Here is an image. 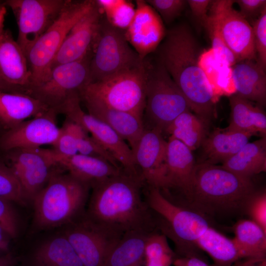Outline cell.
I'll return each instance as SVG.
<instances>
[{"instance_id":"cell-1","label":"cell","mask_w":266,"mask_h":266,"mask_svg":"<svg viewBox=\"0 0 266 266\" xmlns=\"http://www.w3.org/2000/svg\"><path fill=\"white\" fill-rule=\"evenodd\" d=\"M141 177L123 169L91 186L92 193L85 215L92 222L116 239L136 230H157L144 196Z\"/></svg>"},{"instance_id":"cell-2","label":"cell","mask_w":266,"mask_h":266,"mask_svg":"<svg viewBox=\"0 0 266 266\" xmlns=\"http://www.w3.org/2000/svg\"><path fill=\"white\" fill-rule=\"evenodd\" d=\"M200 54L197 41L185 24L168 30L159 50V62L181 91L190 109L206 123L213 116L216 99L199 65Z\"/></svg>"},{"instance_id":"cell-3","label":"cell","mask_w":266,"mask_h":266,"mask_svg":"<svg viewBox=\"0 0 266 266\" xmlns=\"http://www.w3.org/2000/svg\"><path fill=\"white\" fill-rule=\"evenodd\" d=\"M64 171L57 170L32 202L38 229L65 227L85 212L90 185Z\"/></svg>"},{"instance_id":"cell-4","label":"cell","mask_w":266,"mask_h":266,"mask_svg":"<svg viewBox=\"0 0 266 266\" xmlns=\"http://www.w3.org/2000/svg\"><path fill=\"white\" fill-rule=\"evenodd\" d=\"M253 195L251 178L238 175L222 166L197 165L189 198L204 209L236 210L245 207Z\"/></svg>"},{"instance_id":"cell-5","label":"cell","mask_w":266,"mask_h":266,"mask_svg":"<svg viewBox=\"0 0 266 266\" xmlns=\"http://www.w3.org/2000/svg\"><path fill=\"white\" fill-rule=\"evenodd\" d=\"M143 193L156 229L173 241L179 254H188L210 227L207 220L197 212L176 204L158 188L144 184Z\"/></svg>"},{"instance_id":"cell-6","label":"cell","mask_w":266,"mask_h":266,"mask_svg":"<svg viewBox=\"0 0 266 266\" xmlns=\"http://www.w3.org/2000/svg\"><path fill=\"white\" fill-rule=\"evenodd\" d=\"M148 64L88 83L80 91V102L92 100L143 119Z\"/></svg>"},{"instance_id":"cell-7","label":"cell","mask_w":266,"mask_h":266,"mask_svg":"<svg viewBox=\"0 0 266 266\" xmlns=\"http://www.w3.org/2000/svg\"><path fill=\"white\" fill-rule=\"evenodd\" d=\"M94 2L92 0H67L57 19L28 51L26 57L31 74L29 90L47 78L53 61L66 37Z\"/></svg>"},{"instance_id":"cell-8","label":"cell","mask_w":266,"mask_h":266,"mask_svg":"<svg viewBox=\"0 0 266 266\" xmlns=\"http://www.w3.org/2000/svg\"><path fill=\"white\" fill-rule=\"evenodd\" d=\"M146 62L128 42L125 31L111 25L103 15L92 51L90 82L141 66Z\"/></svg>"},{"instance_id":"cell-9","label":"cell","mask_w":266,"mask_h":266,"mask_svg":"<svg viewBox=\"0 0 266 266\" xmlns=\"http://www.w3.org/2000/svg\"><path fill=\"white\" fill-rule=\"evenodd\" d=\"M190 110L181 91L163 65L159 62L155 66L148 64L143 116L145 129L165 132L176 118Z\"/></svg>"},{"instance_id":"cell-10","label":"cell","mask_w":266,"mask_h":266,"mask_svg":"<svg viewBox=\"0 0 266 266\" xmlns=\"http://www.w3.org/2000/svg\"><path fill=\"white\" fill-rule=\"evenodd\" d=\"M91 55L92 52L80 60L53 67L47 78L31 88L27 94L59 114V109L69 100L79 97L81 90L90 82Z\"/></svg>"},{"instance_id":"cell-11","label":"cell","mask_w":266,"mask_h":266,"mask_svg":"<svg viewBox=\"0 0 266 266\" xmlns=\"http://www.w3.org/2000/svg\"><path fill=\"white\" fill-rule=\"evenodd\" d=\"M5 152L8 165L17 176L29 202H33L61 168L52 149L16 148Z\"/></svg>"},{"instance_id":"cell-12","label":"cell","mask_w":266,"mask_h":266,"mask_svg":"<svg viewBox=\"0 0 266 266\" xmlns=\"http://www.w3.org/2000/svg\"><path fill=\"white\" fill-rule=\"evenodd\" d=\"M67 0H8L18 26L17 42L25 56L59 16Z\"/></svg>"},{"instance_id":"cell-13","label":"cell","mask_w":266,"mask_h":266,"mask_svg":"<svg viewBox=\"0 0 266 266\" xmlns=\"http://www.w3.org/2000/svg\"><path fill=\"white\" fill-rule=\"evenodd\" d=\"M79 97L72 99L59 111L68 118L81 126L109 152L125 172L141 176L136 166L133 153L127 142L107 125L85 113L80 106Z\"/></svg>"},{"instance_id":"cell-14","label":"cell","mask_w":266,"mask_h":266,"mask_svg":"<svg viewBox=\"0 0 266 266\" xmlns=\"http://www.w3.org/2000/svg\"><path fill=\"white\" fill-rule=\"evenodd\" d=\"M234 0H212L208 14L217 24L223 38L237 63L257 60L252 26L233 4Z\"/></svg>"},{"instance_id":"cell-15","label":"cell","mask_w":266,"mask_h":266,"mask_svg":"<svg viewBox=\"0 0 266 266\" xmlns=\"http://www.w3.org/2000/svg\"><path fill=\"white\" fill-rule=\"evenodd\" d=\"M62 234L70 243L84 266H102L108 250L119 239L101 229L85 213L66 226Z\"/></svg>"},{"instance_id":"cell-16","label":"cell","mask_w":266,"mask_h":266,"mask_svg":"<svg viewBox=\"0 0 266 266\" xmlns=\"http://www.w3.org/2000/svg\"><path fill=\"white\" fill-rule=\"evenodd\" d=\"M58 114L55 110L49 108L42 114L4 131L0 136V150L6 152L16 148L52 145L60 132L56 122Z\"/></svg>"},{"instance_id":"cell-17","label":"cell","mask_w":266,"mask_h":266,"mask_svg":"<svg viewBox=\"0 0 266 266\" xmlns=\"http://www.w3.org/2000/svg\"><path fill=\"white\" fill-rule=\"evenodd\" d=\"M167 141L163 132L156 128H145L133 151L136 166L145 185L167 190L166 160Z\"/></svg>"},{"instance_id":"cell-18","label":"cell","mask_w":266,"mask_h":266,"mask_svg":"<svg viewBox=\"0 0 266 266\" xmlns=\"http://www.w3.org/2000/svg\"><path fill=\"white\" fill-rule=\"evenodd\" d=\"M135 6L134 15L125 35L132 47L145 60L165 37V29L160 16L145 0H136Z\"/></svg>"},{"instance_id":"cell-19","label":"cell","mask_w":266,"mask_h":266,"mask_svg":"<svg viewBox=\"0 0 266 266\" xmlns=\"http://www.w3.org/2000/svg\"><path fill=\"white\" fill-rule=\"evenodd\" d=\"M102 16L103 13L95 0L93 7L66 37L53 61L51 69L80 60L92 52Z\"/></svg>"},{"instance_id":"cell-20","label":"cell","mask_w":266,"mask_h":266,"mask_svg":"<svg viewBox=\"0 0 266 266\" xmlns=\"http://www.w3.org/2000/svg\"><path fill=\"white\" fill-rule=\"evenodd\" d=\"M6 10L0 4V72L9 84L27 94L31 84V74L27 58L10 31L5 29Z\"/></svg>"},{"instance_id":"cell-21","label":"cell","mask_w":266,"mask_h":266,"mask_svg":"<svg viewBox=\"0 0 266 266\" xmlns=\"http://www.w3.org/2000/svg\"><path fill=\"white\" fill-rule=\"evenodd\" d=\"M196 166L192 151L170 136L167 141L166 160L167 190L177 188L190 197Z\"/></svg>"},{"instance_id":"cell-22","label":"cell","mask_w":266,"mask_h":266,"mask_svg":"<svg viewBox=\"0 0 266 266\" xmlns=\"http://www.w3.org/2000/svg\"><path fill=\"white\" fill-rule=\"evenodd\" d=\"M88 114L115 131L132 149L136 147L145 130L143 119L132 113L112 108L95 101H81Z\"/></svg>"},{"instance_id":"cell-23","label":"cell","mask_w":266,"mask_h":266,"mask_svg":"<svg viewBox=\"0 0 266 266\" xmlns=\"http://www.w3.org/2000/svg\"><path fill=\"white\" fill-rule=\"evenodd\" d=\"M236 95L256 102L261 106L266 102V75L257 60H246L232 67Z\"/></svg>"},{"instance_id":"cell-24","label":"cell","mask_w":266,"mask_h":266,"mask_svg":"<svg viewBox=\"0 0 266 266\" xmlns=\"http://www.w3.org/2000/svg\"><path fill=\"white\" fill-rule=\"evenodd\" d=\"M48 109L28 94L0 92V124L4 131L15 127L29 117L42 114Z\"/></svg>"},{"instance_id":"cell-25","label":"cell","mask_w":266,"mask_h":266,"mask_svg":"<svg viewBox=\"0 0 266 266\" xmlns=\"http://www.w3.org/2000/svg\"><path fill=\"white\" fill-rule=\"evenodd\" d=\"M154 231L136 230L125 233L108 250L102 266H144L146 239Z\"/></svg>"},{"instance_id":"cell-26","label":"cell","mask_w":266,"mask_h":266,"mask_svg":"<svg viewBox=\"0 0 266 266\" xmlns=\"http://www.w3.org/2000/svg\"><path fill=\"white\" fill-rule=\"evenodd\" d=\"M56 158L61 168L90 186L119 173L122 170L104 159L79 153L69 157Z\"/></svg>"},{"instance_id":"cell-27","label":"cell","mask_w":266,"mask_h":266,"mask_svg":"<svg viewBox=\"0 0 266 266\" xmlns=\"http://www.w3.org/2000/svg\"><path fill=\"white\" fill-rule=\"evenodd\" d=\"M252 135L241 131L216 130L206 137L202 144L206 160L203 163L224 162L248 143Z\"/></svg>"},{"instance_id":"cell-28","label":"cell","mask_w":266,"mask_h":266,"mask_svg":"<svg viewBox=\"0 0 266 266\" xmlns=\"http://www.w3.org/2000/svg\"><path fill=\"white\" fill-rule=\"evenodd\" d=\"M222 166L240 176L251 178L266 170V137L248 142Z\"/></svg>"},{"instance_id":"cell-29","label":"cell","mask_w":266,"mask_h":266,"mask_svg":"<svg viewBox=\"0 0 266 266\" xmlns=\"http://www.w3.org/2000/svg\"><path fill=\"white\" fill-rule=\"evenodd\" d=\"M230 104L231 121L226 130L249 133L253 135L259 133L263 137L266 136V116L262 109L236 94L230 97Z\"/></svg>"},{"instance_id":"cell-30","label":"cell","mask_w":266,"mask_h":266,"mask_svg":"<svg viewBox=\"0 0 266 266\" xmlns=\"http://www.w3.org/2000/svg\"><path fill=\"white\" fill-rule=\"evenodd\" d=\"M32 266H84L66 237L55 236L43 242L35 250Z\"/></svg>"},{"instance_id":"cell-31","label":"cell","mask_w":266,"mask_h":266,"mask_svg":"<svg viewBox=\"0 0 266 266\" xmlns=\"http://www.w3.org/2000/svg\"><path fill=\"white\" fill-rule=\"evenodd\" d=\"M196 247L206 252L217 266H231L243 259L233 239L210 227L197 240Z\"/></svg>"},{"instance_id":"cell-32","label":"cell","mask_w":266,"mask_h":266,"mask_svg":"<svg viewBox=\"0 0 266 266\" xmlns=\"http://www.w3.org/2000/svg\"><path fill=\"white\" fill-rule=\"evenodd\" d=\"M236 244L243 259L265 258L266 253V232L251 220L242 219L234 225Z\"/></svg>"},{"instance_id":"cell-33","label":"cell","mask_w":266,"mask_h":266,"mask_svg":"<svg viewBox=\"0 0 266 266\" xmlns=\"http://www.w3.org/2000/svg\"><path fill=\"white\" fill-rule=\"evenodd\" d=\"M199 65L212 88L215 99L217 95L235 92L232 67L223 62L212 48L200 53Z\"/></svg>"},{"instance_id":"cell-34","label":"cell","mask_w":266,"mask_h":266,"mask_svg":"<svg viewBox=\"0 0 266 266\" xmlns=\"http://www.w3.org/2000/svg\"><path fill=\"white\" fill-rule=\"evenodd\" d=\"M206 130L205 122L187 111L176 118L165 132L193 151L202 145L206 137Z\"/></svg>"},{"instance_id":"cell-35","label":"cell","mask_w":266,"mask_h":266,"mask_svg":"<svg viewBox=\"0 0 266 266\" xmlns=\"http://www.w3.org/2000/svg\"><path fill=\"white\" fill-rule=\"evenodd\" d=\"M106 19L113 26L125 31L135 13V5L125 0H96Z\"/></svg>"},{"instance_id":"cell-36","label":"cell","mask_w":266,"mask_h":266,"mask_svg":"<svg viewBox=\"0 0 266 266\" xmlns=\"http://www.w3.org/2000/svg\"><path fill=\"white\" fill-rule=\"evenodd\" d=\"M0 198L22 206L29 202L12 168L0 160Z\"/></svg>"},{"instance_id":"cell-37","label":"cell","mask_w":266,"mask_h":266,"mask_svg":"<svg viewBox=\"0 0 266 266\" xmlns=\"http://www.w3.org/2000/svg\"><path fill=\"white\" fill-rule=\"evenodd\" d=\"M208 33L215 54L225 64L232 67L237 61L225 43L219 29L213 18L208 16L202 25Z\"/></svg>"},{"instance_id":"cell-38","label":"cell","mask_w":266,"mask_h":266,"mask_svg":"<svg viewBox=\"0 0 266 266\" xmlns=\"http://www.w3.org/2000/svg\"><path fill=\"white\" fill-rule=\"evenodd\" d=\"M78 153L104 159L118 168L121 166L112 155L94 137L85 133L76 139Z\"/></svg>"},{"instance_id":"cell-39","label":"cell","mask_w":266,"mask_h":266,"mask_svg":"<svg viewBox=\"0 0 266 266\" xmlns=\"http://www.w3.org/2000/svg\"><path fill=\"white\" fill-rule=\"evenodd\" d=\"M254 44L257 61L265 69L266 68V9L253 23Z\"/></svg>"},{"instance_id":"cell-40","label":"cell","mask_w":266,"mask_h":266,"mask_svg":"<svg viewBox=\"0 0 266 266\" xmlns=\"http://www.w3.org/2000/svg\"><path fill=\"white\" fill-rule=\"evenodd\" d=\"M146 2L161 16L166 23L178 17L187 5L185 0H147Z\"/></svg>"},{"instance_id":"cell-41","label":"cell","mask_w":266,"mask_h":266,"mask_svg":"<svg viewBox=\"0 0 266 266\" xmlns=\"http://www.w3.org/2000/svg\"><path fill=\"white\" fill-rule=\"evenodd\" d=\"M12 202L0 198V227L10 238H14L19 233V222Z\"/></svg>"},{"instance_id":"cell-42","label":"cell","mask_w":266,"mask_h":266,"mask_svg":"<svg viewBox=\"0 0 266 266\" xmlns=\"http://www.w3.org/2000/svg\"><path fill=\"white\" fill-rule=\"evenodd\" d=\"M251 220L266 232V194L253 195L246 207Z\"/></svg>"},{"instance_id":"cell-43","label":"cell","mask_w":266,"mask_h":266,"mask_svg":"<svg viewBox=\"0 0 266 266\" xmlns=\"http://www.w3.org/2000/svg\"><path fill=\"white\" fill-rule=\"evenodd\" d=\"M57 158H66L78 153L75 137L64 127L60 128V134L52 145Z\"/></svg>"},{"instance_id":"cell-44","label":"cell","mask_w":266,"mask_h":266,"mask_svg":"<svg viewBox=\"0 0 266 266\" xmlns=\"http://www.w3.org/2000/svg\"><path fill=\"white\" fill-rule=\"evenodd\" d=\"M240 9L239 12L248 22V20L257 19L266 9V0H234Z\"/></svg>"},{"instance_id":"cell-45","label":"cell","mask_w":266,"mask_h":266,"mask_svg":"<svg viewBox=\"0 0 266 266\" xmlns=\"http://www.w3.org/2000/svg\"><path fill=\"white\" fill-rule=\"evenodd\" d=\"M212 0H188L192 14L202 25L208 16L207 11Z\"/></svg>"},{"instance_id":"cell-46","label":"cell","mask_w":266,"mask_h":266,"mask_svg":"<svg viewBox=\"0 0 266 266\" xmlns=\"http://www.w3.org/2000/svg\"><path fill=\"white\" fill-rule=\"evenodd\" d=\"M174 266H210L195 256H184L176 258L173 264Z\"/></svg>"},{"instance_id":"cell-47","label":"cell","mask_w":266,"mask_h":266,"mask_svg":"<svg viewBox=\"0 0 266 266\" xmlns=\"http://www.w3.org/2000/svg\"><path fill=\"white\" fill-rule=\"evenodd\" d=\"M175 258L174 253L169 254L159 259L145 262L144 266H170Z\"/></svg>"},{"instance_id":"cell-48","label":"cell","mask_w":266,"mask_h":266,"mask_svg":"<svg viewBox=\"0 0 266 266\" xmlns=\"http://www.w3.org/2000/svg\"><path fill=\"white\" fill-rule=\"evenodd\" d=\"M235 266H266L265 258H246L235 263Z\"/></svg>"},{"instance_id":"cell-49","label":"cell","mask_w":266,"mask_h":266,"mask_svg":"<svg viewBox=\"0 0 266 266\" xmlns=\"http://www.w3.org/2000/svg\"><path fill=\"white\" fill-rule=\"evenodd\" d=\"M0 92L24 93L19 88L8 83L0 72Z\"/></svg>"},{"instance_id":"cell-50","label":"cell","mask_w":266,"mask_h":266,"mask_svg":"<svg viewBox=\"0 0 266 266\" xmlns=\"http://www.w3.org/2000/svg\"><path fill=\"white\" fill-rule=\"evenodd\" d=\"M10 236L0 227V251L4 253L8 252Z\"/></svg>"},{"instance_id":"cell-51","label":"cell","mask_w":266,"mask_h":266,"mask_svg":"<svg viewBox=\"0 0 266 266\" xmlns=\"http://www.w3.org/2000/svg\"><path fill=\"white\" fill-rule=\"evenodd\" d=\"M15 259L10 252L0 256V266H12L15 265Z\"/></svg>"},{"instance_id":"cell-52","label":"cell","mask_w":266,"mask_h":266,"mask_svg":"<svg viewBox=\"0 0 266 266\" xmlns=\"http://www.w3.org/2000/svg\"><path fill=\"white\" fill-rule=\"evenodd\" d=\"M4 131V130L3 129L1 125L0 124V136L3 133Z\"/></svg>"},{"instance_id":"cell-53","label":"cell","mask_w":266,"mask_h":266,"mask_svg":"<svg viewBox=\"0 0 266 266\" xmlns=\"http://www.w3.org/2000/svg\"><path fill=\"white\" fill-rule=\"evenodd\" d=\"M5 254V253L2 252L1 251H0V256L3 255V254Z\"/></svg>"},{"instance_id":"cell-54","label":"cell","mask_w":266,"mask_h":266,"mask_svg":"<svg viewBox=\"0 0 266 266\" xmlns=\"http://www.w3.org/2000/svg\"><path fill=\"white\" fill-rule=\"evenodd\" d=\"M15 266V265H13V266Z\"/></svg>"}]
</instances>
